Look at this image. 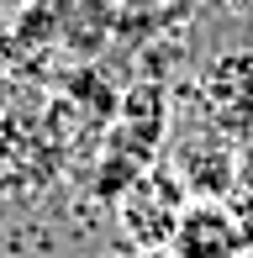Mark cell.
Listing matches in <instances>:
<instances>
[{"instance_id":"cell-1","label":"cell","mask_w":253,"mask_h":258,"mask_svg":"<svg viewBox=\"0 0 253 258\" xmlns=\"http://www.w3.org/2000/svg\"><path fill=\"white\" fill-rule=\"evenodd\" d=\"M174 253L179 258H232L237 253V227L216 206H195L174 227Z\"/></svg>"}]
</instances>
